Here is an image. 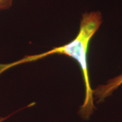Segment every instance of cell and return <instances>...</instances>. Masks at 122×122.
<instances>
[{
	"label": "cell",
	"instance_id": "cell-1",
	"mask_svg": "<svg viewBox=\"0 0 122 122\" xmlns=\"http://www.w3.org/2000/svg\"><path fill=\"white\" fill-rule=\"evenodd\" d=\"M102 16L99 11H92L82 14L77 35L71 41L45 52L28 55L8 64H0V75L11 68L25 63L32 62L54 54L65 55L72 58L79 64L83 75L85 86L83 103L79 110V115L83 119H88L96 109L87 66V52L92 37L102 23Z\"/></svg>",
	"mask_w": 122,
	"mask_h": 122
},
{
	"label": "cell",
	"instance_id": "cell-2",
	"mask_svg": "<svg viewBox=\"0 0 122 122\" xmlns=\"http://www.w3.org/2000/svg\"><path fill=\"white\" fill-rule=\"evenodd\" d=\"M122 85V74L119 75L102 85H100L93 90L94 99L99 104L104 102L114 92Z\"/></svg>",
	"mask_w": 122,
	"mask_h": 122
},
{
	"label": "cell",
	"instance_id": "cell-3",
	"mask_svg": "<svg viewBox=\"0 0 122 122\" xmlns=\"http://www.w3.org/2000/svg\"><path fill=\"white\" fill-rule=\"evenodd\" d=\"M13 4V0H0V11L8 10Z\"/></svg>",
	"mask_w": 122,
	"mask_h": 122
},
{
	"label": "cell",
	"instance_id": "cell-4",
	"mask_svg": "<svg viewBox=\"0 0 122 122\" xmlns=\"http://www.w3.org/2000/svg\"><path fill=\"white\" fill-rule=\"evenodd\" d=\"M10 115H8V116H7V117H1L0 118V122H4L5 120V119H8Z\"/></svg>",
	"mask_w": 122,
	"mask_h": 122
}]
</instances>
